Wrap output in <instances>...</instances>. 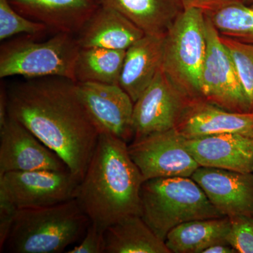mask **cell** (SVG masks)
<instances>
[{
  "label": "cell",
  "instance_id": "6da1fadb",
  "mask_svg": "<svg viewBox=\"0 0 253 253\" xmlns=\"http://www.w3.org/2000/svg\"><path fill=\"white\" fill-rule=\"evenodd\" d=\"M6 91L8 116L54 151L81 181L99 132L82 101L78 83L60 77L33 78Z\"/></svg>",
  "mask_w": 253,
  "mask_h": 253
},
{
  "label": "cell",
  "instance_id": "7a4b0ae2",
  "mask_svg": "<svg viewBox=\"0 0 253 253\" xmlns=\"http://www.w3.org/2000/svg\"><path fill=\"white\" fill-rule=\"evenodd\" d=\"M144 181L129 156L127 143L99 134L76 199L91 222L106 229L128 216L141 215Z\"/></svg>",
  "mask_w": 253,
  "mask_h": 253
},
{
  "label": "cell",
  "instance_id": "3957f363",
  "mask_svg": "<svg viewBox=\"0 0 253 253\" xmlns=\"http://www.w3.org/2000/svg\"><path fill=\"white\" fill-rule=\"evenodd\" d=\"M90 222L76 199L18 210L1 253L63 252L84 236Z\"/></svg>",
  "mask_w": 253,
  "mask_h": 253
},
{
  "label": "cell",
  "instance_id": "277c9868",
  "mask_svg": "<svg viewBox=\"0 0 253 253\" xmlns=\"http://www.w3.org/2000/svg\"><path fill=\"white\" fill-rule=\"evenodd\" d=\"M141 217L163 241L176 226L195 219L225 217L191 177L155 178L140 191Z\"/></svg>",
  "mask_w": 253,
  "mask_h": 253
},
{
  "label": "cell",
  "instance_id": "5b68a950",
  "mask_svg": "<svg viewBox=\"0 0 253 253\" xmlns=\"http://www.w3.org/2000/svg\"><path fill=\"white\" fill-rule=\"evenodd\" d=\"M37 38L23 35L1 44L0 78L60 77L76 82L75 66L81 49L76 36L57 33L45 41Z\"/></svg>",
  "mask_w": 253,
  "mask_h": 253
},
{
  "label": "cell",
  "instance_id": "8992f818",
  "mask_svg": "<svg viewBox=\"0 0 253 253\" xmlns=\"http://www.w3.org/2000/svg\"><path fill=\"white\" fill-rule=\"evenodd\" d=\"M206 52L204 11L182 10L165 35L162 69L191 99H202L200 82Z\"/></svg>",
  "mask_w": 253,
  "mask_h": 253
},
{
  "label": "cell",
  "instance_id": "52a82bcc",
  "mask_svg": "<svg viewBox=\"0 0 253 253\" xmlns=\"http://www.w3.org/2000/svg\"><path fill=\"white\" fill-rule=\"evenodd\" d=\"M80 181L68 169L13 171L0 175V197L18 210L46 207L76 199Z\"/></svg>",
  "mask_w": 253,
  "mask_h": 253
},
{
  "label": "cell",
  "instance_id": "ba28073f",
  "mask_svg": "<svg viewBox=\"0 0 253 253\" xmlns=\"http://www.w3.org/2000/svg\"><path fill=\"white\" fill-rule=\"evenodd\" d=\"M206 37L207 52L200 82L201 98L229 111L250 112L234 60L207 16Z\"/></svg>",
  "mask_w": 253,
  "mask_h": 253
},
{
  "label": "cell",
  "instance_id": "9c48e42d",
  "mask_svg": "<svg viewBox=\"0 0 253 253\" xmlns=\"http://www.w3.org/2000/svg\"><path fill=\"white\" fill-rule=\"evenodd\" d=\"M129 156L144 180L155 178L191 177L200 168L175 129L154 133L128 145Z\"/></svg>",
  "mask_w": 253,
  "mask_h": 253
},
{
  "label": "cell",
  "instance_id": "30bf717a",
  "mask_svg": "<svg viewBox=\"0 0 253 253\" xmlns=\"http://www.w3.org/2000/svg\"><path fill=\"white\" fill-rule=\"evenodd\" d=\"M190 99L161 68L147 89L134 102V140L175 129Z\"/></svg>",
  "mask_w": 253,
  "mask_h": 253
},
{
  "label": "cell",
  "instance_id": "8fae6325",
  "mask_svg": "<svg viewBox=\"0 0 253 253\" xmlns=\"http://www.w3.org/2000/svg\"><path fill=\"white\" fill-rule=\"evenodd\" d=\"M86 111L99 130L127 143L134 137V101L119 84L78 83Z\"/></svg>",
  "mask_w": 253,
  "mask_h": 253
},
{
  "label": "cell",
  "instance_id": "7c38bea8",
  "mask_svg": "<svg viewBox=\"0 0 253 253\" xmlns=\"http://www.w3.org/2000/svg\"><path fill=\"white\" fill-rule=\"evenodd\" d=\"M69 170L62 159L14 118L0 126V175L13 171Z\"/></svg>",
  "mask_w": 253,
  "mask_h": 253
},
{
  "label": "cell",
  "instance_id": "4fadbf2b",
  "mask_svg": "<svg viewBox=\"0 0 253 253\" xmlns=\"http://www.w3.org/2000/svg\"><path fill=\"white\" fill-rule=\"evenodd\" d=\"M191 178L224 216L253 217V172L200 167Z\"/></svg>",
  "mask_w": 253,
  "mask_h": 253
},
{
  "label": "cell",
  "instance_id": "5bb4252c",
  "mask_svg": "<svg viewBox=\"0 0 253 253\" xmlns=\"http://www.w3.org/2000/svg\"><path fill=\"white\" fill-rule=\"evenodd\" d=\"M253 134L226 133L184 138V144L200 167L249 173L253 168Z\"/></svg>",
  "mask_w": 253,
  "mask_h": 253
},
{
  "label": "cell",
  "instance_id": "9a60e30c",
  "mask_svg": "<svg viewBox=\"0 0 253 253\" xmlns=\"http://www.w3.org/2000/svg\"><path fill=\"white\" fill-rule=\"evenodd\" d=\"M175 129L186 139L226 133H253V112L229 111L204 99H190Z\"/></svg>",
  "mask_w": 253,
  "mask_h": 253
},
{
  "label": "cell",
  "instance_id": "2e32d148",
  "mask_svg": "<svg viewBox=\"0 0 253 253\" xmlns=\"http://www.w3.org/2000/svg\"><path fill=\"white\" fill-rule=\"evenodd\" d=\"M15 10L49 31L77 36L99 6L94 0H8Z\"/></svg>",
  "mask_w": 253,
  "mask_h": 253
},
{
  "label": "cell",
  "instance_id": "e0dca14e",
  "mask_svg": "<svg viewBox=\"0 0 253 253\" xmlns=\"http://www.w3.org/2000/svg\"><path fill=\"white\" fill-rule=\"evenodd\" d=\"M144 32L116 10L99 5L76 36L81 48L126 51L145 36Z\"/></svg>",
  "mask_w": 253,
  "mask_h": 253
},
{
  "label": "cell",
  "instance_id": "ac0fdd59",
  "mask_svg": "<svg viewBox=\"0 0 253 253\" xmlns=\"http://www.w3.org/2000/svg\"><path fill=\"white\" fill-rule=\"evenodd\" d=\"M165 36L145 35L126 50L119 85L135 102L162 68Z\"/></svg>",
  "mask_w": 253,
  "mask_h": 253
},
{
  "label": "cell",
  "instance_id": "d6986e66",
  "mask_svg": "<svg viewBox=\"0 0 253 253\" xmlns=\"http://www.w3.org/2000/svg\"><path fill=\"white\" fill-rule=\"evenodd\" d=\"M116 10L146 35L162 36L182 11L179 0H100Z\"/></svg>",
  "mask_w": 253,
  "mask_h": 253
},
{
  "label": "cell",
  "instance_id": "ffe728a7",
  "mask_svg": "<svg viewBox=\"0 0 253 253\" xmlns=\"http://www.w3.org/2000/svg\"><path fill=\"white\" fill-rule=\"evenodd\" d=\"M106 253H171L140 215L123 218L106 228Z\"/></svg>",
  "mask_w": 253,
  "mask_h": 253
},
{
  "label": "cell",
  "instance_id": "44dd1931",
  "mask_svg": "<svg viewBox=\"0 0 253 253\" xmlns=\"http://www.w3.org/2000/svg\"><path fill=\"white\" fill-rule=\"evenodd\" d=\"M229 217L195 219L176 226L168 233L166 246L171 253H202L210 246L227 241Z\"/></svg>",
  "mask_w": 253,
  "mask_h": 253
},
{
  "label": "cell",
  "instance_id": "7402d4cb",
  "mask_svg": "<svg viewBox=\"0 0 253 253\" xmlns=\"http://www.w3.org/2000/svg\"><path fill=\"white\" fill-rule=\"evenodd\" d=\"M126 52L101 47L81 48L75 66L76 83L119 84Z\"/></svg>",
  "mask_w": 253,
  "mask_h": 253
},
{
  "label": "cell",
  "instance_id": "603a6c76",
  "mask_svg": "<svg viewBox=\"0 0 253 253\" xmlns=\"http://www.w3.org/2000/svg\"><path fill=\"white\" fill-rule=\"evenodd\" d=\"M205 14L221 36L253 44V5L236 1Z\"/></svg>",
  "mask_w": 253,
  "mask_h": 253
},
{
  "label": "cell",
  "instance_id": "cb8c5ba5",
  "mask_svg": "<svg viewBox=\"0 0 253 253\" xmlns=\"http://www.w3.org/2000/svg\"><path fill=\"white\" fill-rule=\"evenodd\" d=\"M220 36L235 63L250 112H253V44Z\"/></svg>",
  "mask_w": 253,
  "mask_h": 253
},
{
  "label": "cell",
  "instance_id": "d4e9b609",
  "mask_svg": "<svg viewBox=\"0 0 253 253\" xmlns=\"http://www.w3.org/2000/svg\"><path fill=\"white\" fill-rule=\"evenodd\" d=\"M49 31L42 23L36 22L18 13L8 0H0V40L4 41L17 35L38 37Z\"/></svg>",
  "mask_w": 253,
  "mask_h": 253
},
{
  "label": "cell",
  "instance_id": "484cf974",
  "mask_svg": "<svg viewBox=\"0 0 253 253\" xmlns=\"http://www.w3.org/2000/svg\"><path fill=\"white\" fill-rule=\"evenodd\" d=\"M231 229L228 242L237 253H253V217H229Z\"/></svg>",
  "mask_w": 253,
  "mask_h": 253
},
{
  "label": "cell",
  "instance_id": "4316f807",
  "mask_svg": "<svg viewBox=\"0 0 253 253\" xmlns=\"http://www.w3.org/2000/svg\"><path fill=\"white\" fill-rule=\"evenodd\" d=\"M106 229L90 222L81 244L67 251L68 253H106Z\"/></svg>",
  "mask_w": 253,
  "mask_h": 253
},
{
  "label": "cell",
  "instance_id": "83f0119b",
  "mask_svg": "<svg viewBox=\"0 0 253 253\" xmlns=\"http://www.w3.org/2000/svg\"><path fill=\"white\" fill-rule=\"evenodd\" d=\"M17 211L9 201L0 197V252L4 247Z\"/></svg>",
  "mask_w": 253,
  "mask_h": 253
},
{
  "label": "cell",
  "instance_id": "f1b7e54d",
  "mask_svg": "<svg viewBox=\"0 0 253 253\" xmlns=\"http://www.w3.org/2000/svg\"><path fill=\"white\" fill-rule=\"evenodd\" d=\"M236 1L240 0H179L183 10L195 8L203 10L204 12Z\"/></svg>",
  "mask_w": 253,
  "mask_h": 253
},
{
  "label": "cell",
  "instance_id": "f546056e",
  "mask_svg": "<svg viewBox=\"0 0 253 253\" xmlns=\"http://www.w3.org/2000/svg\"><path fill=\"white\" fill-rule=\"evenodd\" d=\"M202 253H237L228 241H221L205 249Z\"/></svg>",
  "mask_w": 253,
  "mask_h": 253
},
{
  "label": "cell",
  "instance_id": "4dcf8cb0",
  "mask_svg": "<svg viewBox=\"0 0 253 253\" xmlns=\"http://www.w3.org/2000/svg\"><path fill=\"white\" fill-rule=\"evenodd\" d=\"M7 118V91H6L4 85H1V91H0V126L4 124Z\"/></svg>",
  "mask_w": 253,
  "mask_h": 253
},
{
  "label": "cell",
  "instance_id": "1f68e13d",
  "mask_svg": "<svg viewBox=\"0 0 253 253\" xmlns=\"http://www.w3.org/2000/svg\"><path fill=\"white\" fill-rule=\"evenodd\" d=\"M240 1L246 4L253 5V0H240Z\"/></svg>",
  "mask_w": 253,
  "mask_h": 253
},
{
  "label": "cell",
  "instance_id": "d6a6232c",
  "mask_svg": "<svg viewBox=\"0 0 253 253\" xmlns=\"http://www.w3.org/2000/svg\"><path fill=\"white\" fill-rule=\"evenodd\" d=\"M94 1H97V2L100 4V0H94Z\"/></svg>",
  "mask_w": 253,
  "mask_h": 253
},
{
  "label": "cell",
  "instance_id": "836d02e7",
  "mask_svg": "<svg viewBox=\"0 0 253 253\" xmlns=\"http://www.w3.org/2000/svg\"><path fill=\"white\" fill-rule=\"evenodd\" d=\"M252 172L253 173V172Z\"/></svg>",
  "mask_w": 253,
  "mask_h": 253
}]
</instances>
